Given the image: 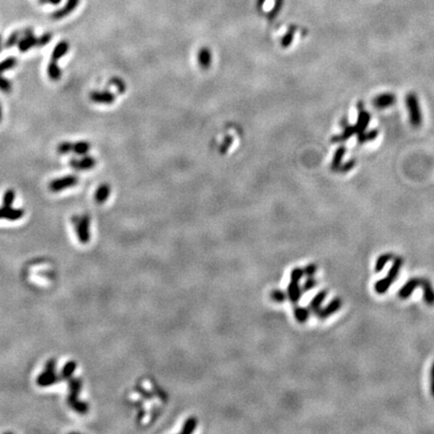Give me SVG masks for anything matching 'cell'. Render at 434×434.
Masks as SVG:
<instances>
[{"label": "cell", "mask_w": 434, "mask_h": 434, "mask_svg": "<svg viewBox=\"0 0 434 434\" xmlns=\"http://www.w3.org/2000/svg\"><path fill=\"white\" fill-rule=\"evenodd\" d=\"M404 260L402 257L400 256H396L393 258V262L392 265L388 271V274L386 275L385 278L377 281L374 285V290L378 295H384L386 294L389 289L391 288V286L395 283V281L397 280L399 272L403 266Z\"/></svg>", "instance_id": "1"}, {"label": "cell", "mask_w": 434, "mask_h": 434, "mask_svg": "<svg viewBox=\"0 0 434 434\" xmlns=\"http://www.w3.org/2000/svg\"><path fill=\"white\" fill-rule=\"evenodd\" d=\"M72 222L75 224V229H76V234L78 241H80L81 244L86 245L90 242L91 240V234H90V216L88 214H84L81 217L80 216H73V218L71 219Z\"/></svg>", "instance_id": "2"}, {"label": "cell", "mask_w": 434, "mask_h": 434, "mask_svg": "<svg viewBox=\"0 0 434 434\" xmlns=\"http://www.w3.org/2000/svg\"><path fill=\"white\" fill-rule=\"evenodd\" d=\"M406 105L409 112L410 122L414 127L420 126L422 122V116L419 107V102L414 94H409L406 98Z\"/></svg>", "instance_id": "3"}, {"label": "cell", "mask_w": 434, "mask_h": 434, "mask_svg": "<svg viewBox=\"0 0 434 434\" xmlns=\"http://www.w3.org/2000/svg\"><path fill=\"white\" fill-rule=\"evenodd\" d=\"M78 183V178L75 175H67L62 178L53 180L50 183V190L53 192H60L62 190L75 186Z\"/></svg>", "instance_id": "4"}, {"label": "cell", "mask_w": 434, "mask_h": 434, "mask_svg": "<svg viewBox=\"0 0 434 434\" xmlns=\"http://www.w3.org/2000/svg\"><path fill=\"white\" fill-rule=\"evenodd\" d=\"M96 159L92 156H84L81 160H77L75 158H71L69 160V166L75 171H87L91 170L96 166Z\"/></svg>", "instance_id": "5"}, {"label": "cell", "mask_w": 434, "mask_h": 434, "mask_svg": "<svg viewBox=\"0 0 434 434\" xmlns=\"http://www.w3.org/2000/svg\"><path fill=\"white\" fill-rule=\"evenodd\" d=\"M342 306H343L342 300L340 298H335L326 307L321 308L319 310V311L315 313V315H317L320 320H325V319L329 318L330 315H332L335 312H337L338 310H340Z\"/></svg>", "instance_id": "6"}, {"label": "cell", "mask_w": 434, "mask_h": 434, "mask_svg": "<svg viewBox=\"0 0 434 434\" xmlns=\"http://www.w3.org/2000/svg\"><path fill=\"white\" fill-rule=\"evenodd\" d=\"M422 278H412L409 279L399 290L398 297L401 300H407L414 293V291L421 286Z\"/></svg>", "instance_id": "7"}, {"label": "cell", "mask_w": 434, "mask_h": 434, "mask_svg": "<svg viewBox=\"0 0 434 434\" xmlns=\"http://www.w3.org/2000/svg\"><path fill=\"white\" fill-rule=\"evenodd\" d=\"M37 45V38L34 36L33 31L29 28L24 30L23 38L19 39L18 42V49L21 53H25L29 51L32 47H36Z\"/></svg>", "instance_id": "8"}, {"label": "cell", "mask_w": 434, "mask_h": 434, "mask_svg": "<svg viewBox=\"0 0 434 434\" xmlns=\"http://www.w3.org/2000/svg\"><path fill=\"white\" fill-rule=\"evenodd\" d=\"M61 379L62 378L60 376H58L55 371H49V370L45 369V371L42 374H39L37 376L36 383L38 386H41V387H48V386H51L55 383H58Z\"/></svg>", "instance_id": "9"}, {"label": "cell", "mask_w": 434, "mask_h": 434, "mask_svg": "<svg viewBox=\"0 0 434 434\" xmlns=\"http://www.w3.org/2000/svg\"><path fill=\"white\" fill-rule=\"evenodd\" d=\"M24 210L21 208H12L2 206L0 207V219H7V220H18L24 215Z\"/></svg>", "instance_id": "10"}, {"label": "cell", "mask_w": 434, "mask_h": 434, "mask_svg": "<svg viewBox=\"0 0 434 434\" xmlns=\"http://www.w3.org/2000/svg\"><path fill=\"white\" fill-rule=\"evenodd\" d=\"M420 287L423 291V301L428 306H434V288L432 287L430 281L428 279L422 278Z\"/></svg>", "instance_id": "11"}, {"label": "cell", "mask_w": 434, "mask_h": 434, "mask_svg": "<svg viewBox=\"0 0 434 434\" xmlns=\"http://www.w3.org/2000/svg\"><path fill=\"white\" fill-rule=\"evenodd\" d=\"M78 2H80V0H67L65 6L55 11L52 14V17L54 19H62L63 17H65L66 15H68L70 12H72L75 9Z\"/></svg>", "instance_id": "12"}, {"label": "cell", "mask_w": 434, "mask_h": 434, "mask_svg": "<svg viewBox=\"0 0 434 434\" xmlns=\"http://www.w3.org/2000/svg\"><path fill=\"white\" fill-rule=\"evenodd\" d=\"M90 98H91V100L94 103H98V104H107V105H109V104H112L115 101V96L112 93L108 92V91H102V92L96 91V92H93L91 94Z\"/></svg>", "instance_id": "13"}, {"label": "cell", "mask_w": 434, "mask_h": 434, "mask_svg": "<svg viewBox=\"0 0 434 434\" xmlns=\"http://www.w3.org/2000/svg\"><path fill=\"white\" fill-rule=\"evenodd\" d=\"M328 296V292L326 290H323L319 292L317 295L313 297V299L310 303V310L312 311L314 314L319 311V310L322 308V304L326 300Z\"/></svg>", "instance_id": "14"}, {"label": "cell", "mask_w": 434, "mask_h": 434, "mask_svg": "<svg viewBox=\"0 0 434 434\" xmlns=\"http://www.w3.org/2000/svg\"><path fill=\"white\" fill-rule=\"evenodd\" d=\"M303 294V290L300 287V284L298 282H291L288 286V296L292 303L296 304L300 301Z\"/></svg>", "instance_id": "15"}, {"label": "cell", "mask_w": 434, "mask_h": 434, "mask_svg": "<svg viewBox=\"0 0 434 434\" xmlns=\"http://www.w3.org/2000/svg\"><path fill=\"white\" fill-rule=\"evenodd\" d=\"M111 193V188L109 184H101L95 193V200L99 204H103L107 201Z\"/></svg>", "instance_id": "16"}, {"label": "cell", "mask_w": 434, "mask_h": 434, "mask_svg": "<svg viewBox=\"0 0 434 434\" xmlns=\"http://www.w3.org/2000/svg\"><path fill=\"white\" fill-rule=\"evenodd\" d=\"M395 102V97L391 94H383L378 96L375 100H374V106L376 108L379 109H386L389 108L390 106L393 105V103Z\"/></svg>", "instance_id": "17"}, {"label": "cell", "mask_w": 434, "mask_h": 434, "mask_svg": "<svg viewBox=\"0 0 434 434\" xmlns=\"http://www.w3.org/2000/svg\"><path fill=\"white\" fill-rule=\"evenodd\" d=\"M68 388H69V395L67 400H73L76 399L82 389V382L78 379L68 378Z\"/></svg>", "instance_id": "18"}, {"label": "cell", "mask_w": 434, "mask_h": 434, "mask_svg": "<svg viewBox=\"0 0 434 434\" xmlns=\"http://www.w3.org/2000/svg\"><path fill=\"white\" fill-rule=\"evenodd\" d=\"M68 49H69V45L67 42L62 41V42L59 43L53 51L52 61L58 62L60 59H62L68 52Z\"/></svg>", "instance_id": "19"}, {"label": "cell", "mask_w": 434, "mask_h": 434, "mask_svg": "<svg viewBox=\"0 0 434 434\" xmlns=\"http://www.w3.org/2000/svg\"><path fill=\"white\" fill-rule=\"evenodd\" d=\"M90 149H91V144L87 141H78L72 143V152L76 155L85 156L89 153Z\"/></svg>", "instance_id": "20"}, {"label": "cell", "mask_w": 434, "mask_h": 434, "mask_svg": "<svg viewBox=\"0 0 434 434\" xmlns=\"http://www.w3.org/2000/svg\"><path fill=\"white\" fill-rule=\"evenodd\" d=\"M48 74L51 80L57 82L62 77V69L56 61H52L48 65Z\"/></svg>", "instance_id": "21"}, {"label": "cell", "mask_w": 434, "mask_h": 434, "mask_svg": "<svg viewBox=\"0 0 434 434\" xmlns=\"http://www.w3.org/2000/svg\"><path fill=\"white\" fill-rule=\"evenodd\" d=\"M67 403L75 412L80 414H86L89 411V405L84 401H80L78 398L73 400H67Z\"/></svg>", "instance_id": "22"}, {"label": "cell", "mask_w": 434, "mask_h": 434, "mask_svg": "<svg viewBox=\"0 0 434 434\" xmlns=\"http://www.w3.org/2000/svg\"><path fill=\"white\" fill-rule=\"evenodd\" d=\"M394 257V256L392 253H390V252H387V253H383V254H381L380 256H378V258H377V260H376V263H375V271L376 272H380V271H382L383 269H384V267H385V265L389 262V261H391Z\"/></svg>", "instance_id": "23"}, {"label": "cell", "mask_w": 434, "mask_h": 434, "mask_svg": "<svg viewBox=\"0 0 434 434\" xmlns=\"http://www.w3.org/2000/svg\"><path fill=\"white\" fill-rule=\"evenodd\" d=\"M294 313H295L296 320L299 323L304 324L308 321V319L310 317V310L306 309V308H302V307H297V308H295Z\"/></svg>", "instance_id": "24"}, {"label": "cell", "mask_w": 434, "mask_h": 434, "mask_svg": "<svg viewBox=\"0 0 434 434\" xmlns=\"http://www.w3.org/2000/svg\"><path fill=\"white\" fill-rule=\"evenodd\" d=\"M76 369V363L74 361H68L62 370L61 377L62 379H68L71 377V375L74 373Z\"/></svg>", "instance_id": "25"}, {"label": "cell", "mask_w": 434, "mask_h": 434, "mask_svg": "<svg viewBox=\"0 0 434 434\" xmlns=\"http://www.w3.org/2000/svg\"><path fill=\"white\" fill-rule=\"evenodd\" d=\"M16 63H17V60L13 57L5 59L4 61L0 62V73H2L5 70L13 68L16 65Z\"/></svg>", "instance_id": "26"}, {"label": "cell", "mask_w": 434, "mask_h": 434, "mask_svg": "<svg viewBox=\"0 0 434 434\" xmlns=\"http://www.w3.org/2000/svg\"><path fill=\"white\" fill-rule=\"evenodd\" d=\"M15 199V191L13 189H7L3 195V206L11 207Z\"/></svg>", "instance_id": "27"}, {"label": "cell", "mask_w": 434, "mask_h": 434, "mask_svg": "<svg viewBox=\"0 0 434 434\" xmlns=\"http://www.w3.org/2000/svg\"><path fill=\"white\" fill-rule=\"evenodd\" d=\"M57 151L61 155H66L72 152V143L70 142H62L57 148Z\"/></svg>", "instance_id": "28"}, {"label": "cell", "mask_w": 434, "mask_h": 434, "mask_svg": "<svg viewBox=\"0 0 434 434\" xmlns=\"http://www.w3.org/2000/svg\"><path fill=\"white\" fill-rule=\"evenodd\" d=\"M12 89V84L6 77L2 76L0 73V91L3 93H9Z\"/></svg>", "instance_id": "29"}, {"label": "cell", "mask_w": 434, "mask_h": 434, "mask_svg": "<svg viewBox=\"0 0 434 434\" xmlns=\"http://www.w3.org/2000/svg\"><path fill=\"white\" fill-rule=\"evenodd\" d=\"M19 38H20V33H19L18 31L13 32V33L7 38V41H6L5 45H4V47L7 48V49H10V48L14 47L16 44H18Z\"/></svg>", "instance_id": "30"}, {"label": "cell", "mask_w": 434, "mask_h": 434, "mask_svg": "<svg viewBox=\"0 0 434 434\" xmlns=\"http://www.w3.org/2000/svg\"><path fill=\"white\" fill-rule=\"evenodd\" d=\"M196 425H197V420L194 417H191L184 423V426H183V429L181 430V432L190 433V432L195 430Z\"/></svg>", "instance_id": "31"}, {"label": "cell", "mask_w": 434, "mask_h": 434, "mask_svg": "<svg viewBox=\"0 0 434 434\" xmlns=\"http://www.w3.org/2000/svg\"><path fill=\"white\" fill-rule=\"evenodd\" d=\"M270 298L275 303H283V302H285L287 295H286V293H284L280 290H274L270 293Z\"/></svg>", "instance_id": "32"}, {"label": "cell", "mask_w": 434, "mask_h": 434, "mask_svg": "<svg viewBox=\"0 0 434 434\" xmlns=\"http://www.w3.org/2000/svg\"><path fill=\"white\" fill-rule=\"evenodd\" d=\"M304 275H305V272H304L303 268H300V267L294 268L291 272V281L300 283V281L303 279Z\"/></svg>", "instance_id": "33"}, {"label": "cell", "mask_w": 434, "mask_h": 434, "mask_svg": "<svg viewBox=\"0 0 434 434\" xmlns=\"http://www.w3.org/2000/svg\"><path fill=\"white\" fill-rule=\"evenodd\" d=\"M317 285H318L317 280H315L313 277H310V278H308V280L305 282L304 286L302 287V290H303V292H310V290L317 287Z\"/></svg>", "instance_id": "34"}, {"label": "cell", "mask_w": 434, "mask_h": 434, "mask_svg": "<svg viewBox=\"0 0 434 434\" xmlns=\"http://www.w3.org/2000/svg\"><path fill=\"white\" fill-rule=\"evenodd\" d=\"M283 4H284V0H275L273 8L271 9V11L269 13V17L270 18H274L275 15H277L281 11V9L283 7Z\"/></svg>", "instance_id": "35"}, {"label": "cell", "mask_w": 434, "mask_h": 434, "mask_svg": "<svg viewBox=\"0 0 434 434\" xmlns=\"http://www.w3.org/2000/svg\"><path fill=\"white\" fill-rule=\"evenodd\" d=\"M317 270H318V266H317V264H314V263H310L304 268L305 275H307L308 278L313 277L315 272H317Z\"/></svg>", "instance_id": "36"}, {"label": "cell", "mask_w": 434, "mask_h": 434, "mask_svg": "<svg viewBox=\"0 0 434 434\" xmlns=\"http://www.w3.org/2000/svg\"><path fill=\"white\" fill-rule=\"evenodd\" d=\"M52 39V34L51 33H45L43 34L41 37L37 38V45L36 47H45L46 45H48Z\"/></svg>", "instance_id": "37"}, {"label": "cell", "mask_w": 434, "mask_h": 434, "mask_svg": "<svg viewBox=\"0 0 434 434\" xmlns=\"http://www.w3.org/2000/svg\"><path fill=\"white\" fill-rule=\"evenodd\" d=\"M110 83L118 88V92H119V93H124L125 92V88H126L125 84H124V82L122 80H120V78L114 77V78H112Z\"/></svg>", "instance_id": "38"}, {"label": "cell", "mask_w": 434, "mask_h": 434, "mask_svg": "<svg viewBox=\"0 0 434 434\" xmlns=\"http://www.w3.org/2000/svg\"><path fill=\"white\" fill-rule=\"evenodd\" d=\"M430 393L432 397L434 398V362L431 366V370H430Z\"/></svg>", "instance_id": "39"}, {"label": "cell", "mask_w": 434, "mask_h": 434, "mask_svg": "<svg viewBox=\"0 0 434 434\" xmlns=\"http://www.w3.org/2000/svg\"><path fill=\"white\" fill-rule=\"evenodd\" d=\"M56 365H57L56 360L55 359H51V360H49L47 362V365H46L45 369L49 370V371H55L56 370Z\"/></svg>", "instance_id": "40"}, {"label": "cell", "mask_w": 434, "mask_h": 434, "mask_svg": "<svg viewBox=\"0 0 434 434\" xmlns=\"http://www.w3.org/2000/svg\"><path fill=\"white\" fill-rule=\"evenodd\" d=\"M265 1H266V0H257V6H258V8H261Z\"/></svg>", "instance_id": "41"}, {"label": "cell", "mask_w": 434, "mask_h": 434, "mask_svg": "<svg viewBox=\"0 0 434 434\" xmlns=\"http://www.w3.org/2000/svg\"><path fill=\"white\" fill-rule=\"evenodd\" d=\"M61 1L62 0H48V2H50L52 4H59V3H61Z\"/></svg>", "instance_id": "42"}, {"label": "cell", "mask_w": 434, "mask_h": 434, "mask_svg": "<svg viewBox=\"0 0 434 434\" xmlns=\"http://www.w3.org/2000/svg\"><path fill=\"white\" fill-rule=\"evenodd\" d=\"M2 120V108H1V104H0V121Z\"/></svg>", "instance_id": "43"}, {"label": "cell", "mask_w": 434, "mask_h": 434, "mask_svg": "<svg viewBox=\"0 0 434 434\" xmlns=\"http://www.w3.org/2000/svg\"><path fill=\"white\" fill-rule=\"evenodd\" d=\"M47 2H48V0H39V3H42V4H45Z\"/></svg>", "instance_id": "44"}, {"label": "cell", "mask_w": 434, "mask_h": 434, "mask_svg": "<svg viewBox=\"0 0 434 434\" xmlns=\"http://www.w3.org/2000/svg\"><path fill=\"white\" fill-rule=\"evenodd\" d=\"M2 51V47H1V36H0V53Z\"/></svg>", "instance_id": "45"}]
</instances>
